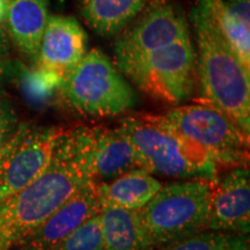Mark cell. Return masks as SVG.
<instances>
[{
    "instance_id": "1",
    "label": "cell",
    "mask_w": 250,
    "mask_h": 250,
    "mask_svg": "<svg viewBox=\"0 0 250 250\" xmlns=\"http://www.w3.org/2000/svg\"><path fill=\"white\" fill-rule=\"evenodd\" d=\"M92 139L93 126L62 130L45 169L23 190L0 203V239L18 246L68 199L94 183Z\"/></svg>"
},
{
    "instance_id": "2",
    "label": "cell",
    "mask_w": 250,
    "mask_h": 250,
    "mask_svg": "<svg viewBox=\"0 0 250 250\" xmlns=\"http://www.w3.org/2000/svg\"><path fill=\"white\" fill-rule=\"evenodd\" d=\"M191 22L198 45V102L223 112L250 136V72L224 40L204 8H192Z\"/></svg>"
},
{
    "instance_id": "3",
    "label": "cell",
    "mask_w": 250,
    "mask_h": 250,
    "mask_svg": "<svg viewBox=\"0 0 250 250\" xmlns=\"http://www.w3.org/2000/svg\"><path fill=\"white\" fill-rule=\"evenodd\" d=\"M118 125L132 143L143 169L177 181L218 179V162L176 132L161 115H131Z\"/></svg>"
},
{
    "instance_id": "4",
    "label": "cell",
    "mask_w": 250,
    "mask_h": 250,
    "mask_svg": "<svg viewBox=\"0 0 250 250\" xmlns=\"http://www.w3.org/2000/svg\"><path fill=\"white\" fill-rule=\"evenodd\" d=\"M215 180H180L162 184L139 210L153 250L205 232Z\"/></svg>"
},
{
    "instance_id": "5",
    "label": "cell",
    "mask_w": 250,
    "mask_h": 250,
    "mask_svg": "<svg viewBox=\"0 0 250 250\" xmlns=\"http://www.w3.org/2000/svg\"><path fill=\"white\" fill-rule=\"evenodd\" d=\"M58 100L77 114L111 117L137 104V95L124 74L101 50L87 52L62 81Z\"/></svg>"
},
{
    "instance_id": "6",
    "label": "cell",
    "mask_w": 250,
    "mask_h": 250,
    "mask_svg": "<svg viewBox=\"0 0 250 250\" xmlns=\"http://www.w3.org/2000/svg\"><path fill=\"white\" fill-rule=\"evenodd\" d=\"M162 118L184 138L197 144L220 167H239L248 161L249 136L223 112L205 104L177 105Z\"/></svg>"
},
{
    "instance_id": "7",
    "label": "cell",
    "mask_w": 250,
    "mask_h": 250,
    "mask_svg": "<svg viewBox=\"0 0 250 250\" xmlns=\"http://www.w3.org/2000/svg\"><path fill=\"white\" fill-rule=\"evenodd\" d=\"M189 36L182 9L166 0H152L115 42L116 66L127 77L152 52Z\"/></svg>"
},
{
    "instance_id": "8",
    "label": "cell",
    "mask_w": 250,
    "mask_h": 250,
    "mask_svg": "<svg viewBox=\"0 0 250 250\" xmlns=\"http://www.w3.org/2000/svg\"><path fill=\"white\" fill-rule=\"evenodd\" d=\"M196 77L195 50L187 37L152 52L126 78L151 98L177 105L195 92Z\"/></svg>"
},
{
    "instance_id": "9",
    "label": "cell",
    "mask_w": 250,
    "mask_h": 250,
    "mask_svg": "<svg viewBox=\"0 0 250 250\" xmlns=\"http://www.w3.org/2000/svg\"><path fill=\"white\" fill-rule=\"evenodd\" d=\"M62 129L19 124L0 147V203L23 190L45 169Z\"/></svg>"
},
{
    "instance_id": "10",
    "label": "cell",
    "mask_w": 250,
    "mask_h": 250,
    "mask_svg": "<svg viewBox=\"0 0 250 250\" xmlns=\"http://www.w3.org/2000/svg\"><path fill=\"white\" fill-rule=\"evenodd\" d=\"M206 230L249 235L250 174L239 166L213 183Z\"/></svg>"
},
{
    "instance_id": "11",
    "label": "cell",
    "mask_w": 250,
    "mask_h": 250,
    "mask_svg": "<svg viewBox=\"0 0 250 250\" xmlns=\"http://www.w3.org/2000/svg\"><path fill=\"white\" fill-rule=\"evenodd\" d=\"M99 184L90 183L57 208L19 243V250H56L72 232L98 214Z\"/></svg>"
},
{
    "instance_id": "12",
    "label": "cell",
    "mask_w": 250,
    "mask_h": 250,
    "mask_svg": "<svg viewBox=\"0 0 250 250\" xmlns=\"http://www.w3.org/2000/svg\"><path fill=\"white\" fill-rule=\"evenodd\" d=\"M87 42L86 31L76 18L49 17L35 65L54 71L65 79L85 57Z\"/></svg>"
},
{
    "instance_id": "13",
    "label": "cell",
    "mask_w": 250,
    "mask_h": 250,
    "mask_svg": "<svg viewBox=\"0 0 250 250\" xmlns=\"http://www.w3.org/2000/svg\"><path fill=\"white\" fill-rule=\"evenodd\" d=\"M138 168H142L138 154L120 125L93 126L90 173L94 183H109Z\"/></svg>"
},
{
    "instance_id": "14",
    "label": "cell",
    "mask_w": 250,
    "mask_h": 250,
    "mask_svg": "<svg viewBox=\"0 0 250 250\" xmlns=\"http://www.w3.org/2000/svg\"><path fill=\"white\" fill-rule=\"evenodd\" d=\"M6 5L4 23L9 41L36 64L49 20V0H6Z\"/></svg>"
},
{
    "instance_id": "15",
    "label": "cell",
    "mask_w": 250,
    "mask_h": 250,
    "mask_svg": "<svg viewBox=\"0 0 250 250\" xmlns=\"http://www.w3.org/2000/svg\"><path fill=\"white\" fill-rule=\"evenodd\" d=\"M224 40L250 72V0H198Z\"/></svg>"
},
{
    "instance_id": "16",
    "label": "cell",
    "mask_w": 250,
    "mask_h": 250,
    "mask_svg": "<svg viewBox=\"0 0 250 250\" xmlns=\"http://www.w3.org/2000/svg\"><path fill=\"white\" fill-rule=\"evenodd\" d=\"M99 217L104 250H153L139 211L101 206Z\"/></svg>"
},
{
    "instance_id": "17",
    "label": "cell",
    "mask_w": 250,
    "mask_h": 250,
    "mask_svg": "<svg viewBox=\"0 0 250 250\" xmlns=\"http://www.w3.org/2000/svg\"><path fill=\"white\" fill-rule=\"evenodd\" d=\"M161 187L162 183L153 174L138 168L111 182L99 184L100 205L139 211Z\"/></svg>"
},
{
    "instance_id": "18",
    "label": "cell",
    "mask_w": 250,
    "mask_h": 250,
    "mask_svg": "<svg viewBox=\"0 0 250 250\" xmlns=\"http://www.w3.org/2000/svg\"><path fill=\"white\" fill-rule=\"evenodd\" d=\"M147 4V0H81V14L96 34L111 36L130 26Z\"/></svg>"
},
{
    "instance_id": "19",
    "label": "cell",
    "mask_w": 250,
    "mask_h": 250,
    "mask_svg": "<svg viewBox=\"0 0 250 250\" xmlns=\"http://www.w3.org/2000/svg\"><path fill=\"white\" fill-rule=\"evenodd\" d=\"M5 72L11 74L21 96L28 105L42 109L58 100L64 78L56 72L35 65L27 67L18 62H6Z\"/></svg>"
},
{
    "instance_id": "20",
    "label": "cell",
    "mask_w": 250,
    "mask_h": 250,
    "mask_svg": "<svg viewBox=\"0 0 250 250\" xmlns=\"http://www.w3.org/2000/svg\"><path fill=\"white\" fill-rule=\"evenodd\" d=\"M154 250H250L249 235L205 230Z\"/></svg>"
},
{
    "instance_id": "21",
    "label": "cell",
    "mask_w": 250,
    "mask_h": 250,
    "mask_svg": "<svg viewBox=\"0 0 250 250\" xmlns=\"http://www.w3.org/2000/svg\"><path fill=\"white\" fill-rule=\"evenodd\" d=\"M56 250H104L99 213L80 225Z\"/></svg>"
},
{
    "instance_id": "22",
    "label": "cell",
    "mask_w": 250,
    "mask_h": 250,
    "mask_svg": "<svg viewBox=\"0 0 250 250\" xmlns=\"http://www.w3.org/2000/svg\"><path fill=\"white\" fill-rule=\"evenodd\" d=\"M19 126L18 117L11 103L0 98V147L7 143Z\"/></svg>"
},
{
    "instance_id": "23",
    "label": "cell",
    "mask_w": 250,
    "mask_h": 250,
    "mask_svg": "<svg viewBox=\"0 0 250 250\" xmlns=\"http://www.w3.org/2000/svg\"><path fill=\"white\" fill-rule=\"evenodd\" d=\"M9 54V39L6 30L0 26V62L5 61Z\"/></svg>"
},
{
    "instance_id": "24",
    "label": "cell",
    "mask_w": 250,
    "mask_h": 250,
    "mask_svg": "<svg viewBox=\"0 0 250 250\" xmlns=\"http://www.w3.org/2000/svg\"><path fill=\"white\" fill-rule=\"evenodd\" d=\"M6 9H7L6 0H0V23H2L5 21Z\"/></svg>"
},
{
    "instance_id": "25",
    "label": "cell",
    "mask_w": 250,
    "mask_h": 250,
    "mask_svg": "<svg viewBox=\"0 0 250 250\" xmlns=\"http://www.w3.org/2000/svg\"><path fill=\"white\" fill-rule=\"evenodd\" d=\"M12 247L8 245V243H6L4 240L0 239V250H9Z\"/></svg>"
},
{
    "instance_id": "26",
    "label": "cell",
    "mask_w": 250,
    "mask_h": 250,
    "mask_svg": "<svg viewBox=\"0 0 250 250\" xmlns=\"http://www.w3.org/2000/svg\"><path fill=\"white\" fill-rule=\"evenodd\" d=\"M147 1H148V2H149V1H152V0H147Z\"/></svg>"
}]
</instances>
